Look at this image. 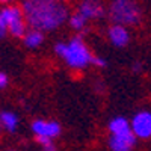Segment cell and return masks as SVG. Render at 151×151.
<instances>
[{
  "label": "cell",
  "mask_w": 151,
  "mask_h": 151,
  "mask_svg": "<svg viewBox=\"0 0 151 151\" xmlns=\"http://www.w3.org/2000/svg\"><path fill=\"white\" fill-rule=\"evenodd\" d=\"M21 11L24 21L40 32L58 29L68 17V9L62 0H24Z\"/></svg>",
  "instance_id": "obj_1"
},
{
  "label": "cell",
  "mask_w": 151,
  "mask_h": 151,
  "mask_svg": "<svg viewBox=\"0 0 151 151\" xmlns=\"http://www.w3.org/2000/svg\"><path fill=\"white\" fill-rule=\"evenodd\" d=\"M107 15L113 24L118 26H134L141 21L142 12L134 0H112Z\"/></svg>",
  "instance_id": "obj_2"
},
{
  "label": "cell",
  "mask_w": 151,
  "mask_h": 151,
  "mask_svg": "<svg viewBox=\"0 0 151 151\" xmlns=\"http://www.w3.org/2000/svg\"><path fill=\"white\" fill-rule=\"evenodd\" d=\"M55 52L64 58L70 67H74V68H83L92 60V55L86 48L80 36L73 38L68 44H64V42L56 44Z\"/></svg>",
  "instance_id": "obj_3"
},
{
  "label": "cell",
  "mask_w": 151,
  "mask_h": 151,
  "mask_svg": "<svg viewBox=\"0 0 151 151\" xmlns=\"http://www.w3.org/2000/svg\"><path fill=\"white\" fill-rule=\"evenodd\" d=\"M110 129V148L112 151H132L136 142V136L133 134L127 119L115 118L109 124Z\"/></svg>",
  "instance_id": "obj_4"
},
{
  "label": "cell",
  "mask_w": 151,
  "mask_h": 151,
  "mask_svg": "<svg viewBox=\"0 0 151 151\" xmlns=\"http://www.w3.org/2000/svg\"><path fill=\"white\" fill-rule=\"evenodd\" d=\"M6 30L17 38L26 35V21L18 6H8L0 11V36H5Z\"/></svg>",
  "instance_id": "obj_5"
},
{
  "label": "cell",
  "mask_w": 151,
  "mask_h": 151,
  "mask_svg": "<svg viewBox=\"0 0 151 151\" xmlns=\"http://www.w3.org/2000/svg\"><path fill=\"white\" fill-rule=\"evenodd\" d=\"M132 132L134 136L147 139L151 136V113L150 112H141L133 118L132 122Z\"/></svg>",
  "instance_id": "obj_6"
},
{
  "label": "cell",
  "mask_w": 151,
  "mask_h": 151,
  "mask_svg": "<svg viewBox=\"0 0 151 151\" xmlns=\"http://www.w3.org/2000/svg\"><path fill=\"white\" fill-rule=\"evenodd\" d=\"M32 130L36 137H45V139L52 141L53 137H56L60 133V125L53 121H35L32 124Z\"/></svg>",
  "instance_id": "obj_7"
},
{
  "label": "cell",
  "mask_w": 151,
  "mask_h": 151,
  "mask_svg": "<svg viewBox=\"0 0 151 151\" xmlns=\"http://www.w3.org/2000/svg\"><path fill=\"white\" fill-rule=\"evenodd\" d=\"M77 12L85 20H95L104 15V8L98 0H82Z\"/></svg>",
  "instance_id": "obj_8"
},
{
  "label": "cell",
  "mask_w": 151,
  "mask_h": 151,
  "mask_svg": "<svg viewBox=\"0 0 151 151\" xmlns=\"http://www.w3.org/2000/svg\"><path fill=\"white\" fill-rule=\"evenodd\" d=\"M109 38H110L112 44H115L116 47H124V45H127L129 41H130L129 32L125 30V27L118 26V24L110 26V29H109Z\"/></svg>",
  "instance_id": "obj_9"
},
{
  "label": "cell",
  "mask_w": 151,
  "mask_h": 151,
  "mask_svg": "<svg viewBox=\"0 0 151 151\" xmlns=\"http://www.w3.org/2000/svg\"><path fill=\"white\" fill-rule=\"evenodd\" d=\"M44 40V35L40 32V30H30V32H26L24 35V42H26L27 47H38Z\"/></svg>",
  "instance_id": "obj_10"
},
{
  "label": "cell",
  "mask_w": 151,
  "mask_h": 151,
  "mask_svg": "<svg viewBox=\"0 0 151 151\" xmlns=\"http://www.w3.org/2000/svg\"><path fill=\"white\" fill-rule=\"evenodd\" d=\"M0 121H2L3 124V127L9 132H14L15 127H17V116L14 115V113H11V112H3L2 115H0Z\"/></svg>",
  "instance_id": "obj_11"
},
{
  "label": "cell",
  "mask_w": 151,
  "mask_h": 151,
  "mask_svg": "<svg viewBox=\"0 0 151 151\" xmlns=\"http://www.w3.org/2000/svg\"><path fill=\"white\" fill-rule=\"evenodd\" d=\"M70 24H71V27L76 29L77 32H80L83 27H85V24H86V20L79 14V12H76V14H73L70 17Z\"/></svg>",
  "instance_id": "obj_12"
},
{
  "label": "cell",
  "mask_w": 151,
  "mask_h": 151,
  "mask_svg": "<svg viewBox=\"0 0 151 151\" xmlns=\"http://www.w3.org/2000/svg\"><path fill=\"white\" fill-rule=\"evenodd\" d=\"M41 145H42V151H58L56 147H55V144H53L52 141L44 142V144H41Z\"/></svg>",
  "instance_id": "obj_13"
},
{
  "label": "cell",
  "mask_w": 151,
  "mask_h": 151,
  "mask_svg": "<svg viewBox=\"0 0 151 151\" xmlns=\"http://www.w3.org/2000/svg\"><path fill=\"white\" fill-rule=\"evenodd\" d=\"M6 85H8V76L5 73H0V89L5 88Z\"/></svg>",
  "instance_id": "obj_14"
},
{
  "label": "cell",
  "mask_w": 151,
  "mask_h": 151,
  "mask_svg": "<svg viewBox=\"0 0 151 151\" xmlns=\"http://www.w3.org/2000/svg\"><path fill=\"white\" fill-rule=\"evenodd\" d=\"M3 129H5V127H3V124H2V121H0V132H2Z\"/></svg>",
  "instance_id": "obj_15"
},
{
  "label": "cell",
  "mask_w": 151,
  "mask_h": 151,
  "mask_svg": "<svg viewBox=\"0 0 151 151\" xmlns=\"http://www.w3.org/2000/svg\"><path fill=\"white\" fill-rule=\"evenodd\" d=\"M8 2H11V0H0V3H8Z\"/></svg>",
  "instance_id": "obj_16"
},
{
  "label": "cell",
  "mask_w": 151,
  "mask_h": 151,
  "mask_svg": "<svg viewBox=\"0 0 151 151\" xmlns=\"http://www.w3.org/2000/svg\"><path fill=\"white\" fill-rule=\"evenodd\" d=\"M11 151H12V150H11Z\"/></svg>",
  "instance_id": "obj_17"
}]
</instances>
